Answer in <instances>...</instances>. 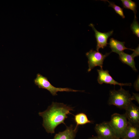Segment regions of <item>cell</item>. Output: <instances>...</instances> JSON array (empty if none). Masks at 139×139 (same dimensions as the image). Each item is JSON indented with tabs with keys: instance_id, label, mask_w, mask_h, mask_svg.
Here are the masks:
<instances>
[{
	"instance_id": "cell-22",
	"label": "cell",
	"mask_w": 139,
	"mask_h": 139,
	"mask_svg": "<svg viewBox=\"0 0 139 139\" xmlns=\"http://www.w3.org/2000/svg\"></svg>"
},
{
	"instance_id": "cell-20",
	"label": "cell",
	"mask_w": 139,
	"mask_h": 139,
	"mask_svg": "<svg viewBox=\"0 0 139 139\" xmlns=\"http://www.w3.org/2000/svg\"><path fill=\"white\" fill-rule=\"evenodd\" d=\"M133 95L132 96L133 100L136 101L138 104L139 103V94L137 93H133Z\"/></svg>"
},
{
	"instance_id": "cell-11",
	"label": "cell",
	"mask_w": 139,
	"mask_h": 139,
	"mask_svg": "<svg viewBox=\"0 0 139 139\" xmlns=\"http://www.w3.org/2000/svg\"><path fill=\"white\" fill-rule=\"evenodd\" d=\"M125 43L124 42H121L111 38L110 39L109 47L112 52L118 54L125 49H129L133 51L134 50V49L126 47L125 46Z\"/></svg>"
},
{
	"instance_id": "cell-16",
	"label": "cell",
	"mask_w": 139,
	"mask_h": 139,
	"mask_svg": "<svg viewBox=\"0 0 139 139\" xmlns=\"http://www.w3.org/2000/svg\"><path fill=\"white\" fill-rule=\"evenodd\" d=\"M101 1L108 2L109 4V6L113 8L116 13L120 16L122 18L124 19L125 18L123 9L122 8L116 5L114 3L110 2L107 0Z\"/></svg>"
},
{
	"instance_id": "cell-21",
	"label": "cell",
	"mask_w": 139,
	"mask_h": 139,
	"mask_svg": "<svg viewBox=\"0 0 139 139\" xmlns=\"http://www.w3.org/2000/svg\"><path fill=\"white\" fill-rule=\"evenodd\" d=\"M89 139H102L100 138V137H92V138H90Z\"/></svg>"
},
{
	"instance_id": "cell-4",
	"label": "cell",
	"mask_w": 139,
	"mask_h": 139,
	"mask_svg": "<svg viewBox=\"0 0 139 139\" xmlns=\"http://www.w3.org/2000/svg\"><path fill=\"white\" fill-rule=\"evenodd\" d=\"M35 84L38 86L39 88L46 89L53 96L57 95L58 92L66 91L67 92L78 91L83 92L74 90L68 88H58L54 86L50 83L47 78L39 73L37 75L36 77L34 80Z\"/></svg>"
},
{
	"instance_id": "cell-13",
	"label": "cell",
	"mask_w": 139,
	"mask_h": 139,
	"mask_svg": "<svg viewBox=\"0 0 139 139\" xmlns=\"http://www.w3.org/2000/svg\"><path fill=\"white\" fill-rule=\"evenodd\" d=\"M119 55V59L123 63L130 66L134 71H137L135 66L134 58L131 55L125 53L124 51L121 52Z\"/></svg>"
},
{
	"instance_id": "cell-3",
	"label": "cell",
	"mask_w": 139,
	"mask_h": 139,
	"mask_svg": "<svg viewBox=\"0 0 139 139\" xmlns=\"http://www.w3.org/2000/svg\"><path fill=\"white\" fill-rule=\"evenodd\" d=\"M109 123L113 129L116 137L124 138L128 124L125 114L115 113L111 117Z\"/></svg>"
},
{
	"instance_id": "cell-12",
	"label": "cell",
	"mask_w": 139,
	"mask_h": 139,
	"mask_svg": "<svg viewBox=\"0 0 139 139\" xmlns=\"http://www.w3.org/2000/svg\"><path fill=\"white\" fill-rule=\"evenodd\" d=\"M139 133V125L133 124L128 122L124 138L127 139H138Z\"/></svg>"
},
{
	"instance_id": "cell-14",
	"label": "cell",
	"mask_w": 139,
	"mask_h": 139,
	"mask_svg": "<svg viewBox=\"0 0 139 139\" xmlns=\"http://www.w3.org/2000/svg\"><path fill=\"white\" fill-rule=\"evenodd\" d=\"M74 120L76 124V127H78L80 125H83L92 122V121L88 119L86 114L82 112L78 113L75 115Z\"/></svg>"
},
{
	"instance_id": "cell-15",
	"label": "cell",
	"mask_w": 139,
	"mask_h": 139,
	"mask_svg": "<svg viewBox=\"0 0 139 139\" xmlns=\"http://www.w3.org/2000/svg\"><path fill=\"white\" fill-rule=\"evenodd\" d=\"M124 8L130 9L133 11L135 17L136 16L137 12L136 10L137 5L136 3L131 0H121Z\"/></svg>"
},
{
	"instance_id": "cell-17",
	"label": "cell",
	"mask_w": 139,
	"mask_h": 139,
	"mask_svg": "<svg viewBox=\"0 0 139 139\" xmlns=\"http://www.w3.org/2000/svg\"><path fill=\"white\" fill-rule=\"evenodd\" d=\"M131 28L134 34L139 38V24L137 20L136 17H135L131 25Z\"/></svg>"
},
{
	"instance_id": "cell-6",
	"label": "cell",
	"mask_w": 139,
	"mask_h": 139,
	"mask_svg": "<svg viewBox=\"0 0 139 139\" xmlns=\"http://www.w3.org/2000/svg\"><path fill=\"white\" fill-rule=\"evenodd\" d=\"M94 129L99 137L102 139H114L116 137L109 122L104 121L96 124Z\"/></svg>"
},
{
	"instance_id": "cell-9",
	"label": "cell",
	"mask_w": 139,
	"mask_h": 139,
	"mask_svg": "<svg viewBox=\"0 0 139 139\" xmlns=\"http://www.w3.org/2000/svg\"><path fill=\"white\" fill-rule=\"evenodd\" d=\"M89 25L92 28L95 32V37L97 41L96 50L97 51H99L100 48L103 49L107 46L108 44V39L113 34V30H112L107 32L102 33L98 31L93 24H90Z\"/></svg>"
},
{
	"instance_id": "cell-19",
	"label": "cell",
	"mask_w": 139,
	"mask_h": 139,
	"mask_svg": "<svg viewBox=\"0 0 139 139\" xmlns=\"http://www.w3.org/2000/svg\"><path fill=\"white\" fill-rule=\"evenodd\" d=\"M139 77H138L137 79L135 81L134 83V86L135 90L138 91L139 90Z\"/></svg>"
},
{
	"instance_id": "cell-7",
	"label": "cell",
	"mask_w": 139,
	"mask_h": 139,
	"mask_svg": "<svg viewBox=\"0 0 139 139\" xmlns=\"http://www.w3.org/2000/svg\"><path fill=\"white\" fill-rule=\"evenodd\" d=\"M97 71L98 73L97 80L100 84L105 83L114 85H118L121 87L123 86H130L132 85L131 83H121L116 81L109 74L108 70H104L102 68H100L99 70H97Z\"/></svg>"
},
{
	"instance_id": "cell-2",
	"label": "cell",
	"mask_w": 139,
	"mask_h": 139,
	"mask_svg": "<svg viewBox=\"0 0 139 139\" xmlns=\"http://www.w3.org/2000/svg\"><path fill=\"white\" fill-rule=\"evenodd\" d=\"M108 103L110 105H114L121 109H125L133 100L128 91L122 88L118 90H110Z\"/></svg>"
},
{
	"instance_id": "cell-5",
	"label": "cell",
	"mask_w": 139,
	"mask_h": 139,
	"mask_svg": "<svg viewBox=\"0 0 139 139\" xmlns=\"http://www.w3.org/2000/svg\"><path fill=\"white\" fill-rule=\"evenodd\" d=\"M111 53H107L103 55L99 51L92 49L86 53V55L88 59V72H90L93 68L97 66H99L100 68H102L104 60Z\"/></svg>"
},
{
	"instance_id": "cell-8",
	"label": "cell",
	"mask_w": 139,
	"mask_h": 139,
	"mask_svg": "<svg viewBox=\"0 0 139 139\" xmlns=\"http://www.w3.org/2000/svg\"><path fill=\"white\" fill-rule=\"evenodd\" d=\"M124 114L129 123L139 125V107L132 102L125 109Z\"/></svg>"
},
{
	"instance_id": "cell-1",
	"label": "cell",
	"mask_w": 139,
	"mask_h": 139,
	"mask_svg": "<svg viewBox=\"0 0 139 139\" xmlns=\"http://www.w3.org/2000/svg\"><path fill=\"white\" fill-rule=\"evenodd\" d=\"M73 108L63 103L53 102L45 111L39 113L43 119L42 126L48 133H54L56 127L61 124L65 125V120L71 114Z\"/></svg>"
},
{
	"instance_id": "cell-10",
	"label": "cell",
	"mask_w": 139,
	"mask_h": 139,
	"mask_svg": "<svg viewBox=\"0 0 139 139\" xmlns=\"http://www.w3.org/2000/svg\"><path fill=\"white\" fill-rule=\"evenodd\" d=\"M78 127H75L74 128L72 125L67 127L65 131L56 134L53 139H74Z\"/></svg>"
},
{
	"instance_id": "cell-18",
	"label": "cell",
	"mask_w": 139,
	"mask_h": 139,
	"mask_svg": "<svg viewBox=\"0 0 139 139\" xmlns=\"http://www.w3.org/2000/svg\"><path fill=\"white\" fill-rule=\"evenodd\" d=\"M139 48L138 45L137 47L135 49H134L133 53L131 55L134 58L135 57L139 56Z\"/></svg>"
}]
</instances>
